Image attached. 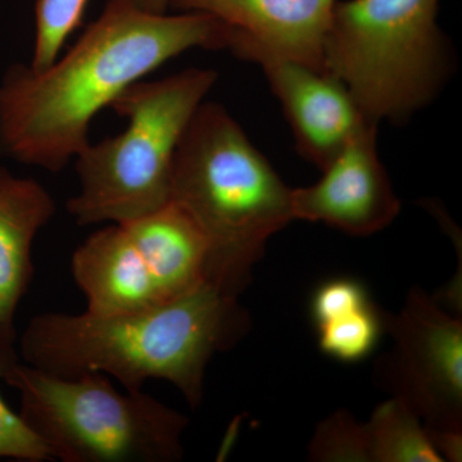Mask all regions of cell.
Segmentation results:
<instances>
[{
    "label": "cell",
    "instance_id": "1",
    "mask_svg": "<svg viewBox=\"0 0 462 462\" xmlns=\"http://www.w3.org/2000/svg\"><path fill=\"white\" fill-rule=\"evenodd\" d=\"M226 35L227 27L209 14H153L108 0L50 67H9L0 83V151L62 171L89 144L94 117L123 91L184 51L225 50Z\"/></svg>",
    "mask_w": 462,
    "mask_h": 462
},
{
    "label": "cell",
    "instance_id": "2",
    "mask_svg": "<svg viewBox=\"0 0 462 462\" xmlns=\"http://www.w3.org/2000/svg\"><path fill=\"white\" fill-rule=\"evenodd\" d=\"M249 324L239 298L203 282L130 314L33 316L18 336L17 351L23 364L60 378L100 373L132 392L143 391L148 380H165L199 409L212 357L238 345Z\"/></svg>",
    "mask_w": 462,
    "mask_h": 462
},
{
    "label": "cell",
    "instance_id": "3",
    "mask_svg": "<svg viewBox=\"0 0 462 462\" xmlns=\"http://www.w3.org/2000/svg\"><path fill=\"white\" fill-rule=\"evenodd\" d=\"M171 202L205 236L206 282L239 298L267 240L294 220L291 188L224 106L203 102L173 160Z\"/></svg>",
    "mask_w": 462,
    "mask_h": 462
},
{
    "label": "cell",
    "instance_id": "4",
    "mask_svg": "<svg viewBox=\"0 0 462 462\" xmlns=\"http://www.w3.org/2000/svg\"><path fill=\"white\" fill-rule=\"evenodd\" d=\"M217 79L214 69H188L138 81L112 102L127 126L75 158L79 190L67 211L76 224H124L170 202L176 149Z\"/></svg>",
    "mask_w": 462,
    "mask_h": 462
},
{
    "label": "cell",
    "instance_id": "5",
    "mask_svg": "<svg viewBox=\"0 0 462 462\" xmlns=\"http://www.w3.org/2000/svg\"><path fill=\"white\" fill-rule=\"evenodd\" d=\"M440 0H338L324 69L374 123H404L427 107L455 62L438 25Z\"/></svg>",
    "mask_w": 462,
    "mask_h": 462
},
{
    "label": "cell",
    "instance_id": "6",
    "mask_svg": "<svg viewBox=\"0 0 462 462\" xmlns=\"http://www.w3.org/2000/svg\"><path fill=\"white\" fill-rule=\"evenodd\" d=\"M5 383L20 415L62 462H178L187 416L144 391H117L100 373L60 378L17 361Z\"/></svg>",
    "mask_w": 462,
    "mask_h": 462
},
{
    "label": "cell",
    "instance_id": "7",
    "mask_svg": "<svg viewBox=\"0 0 462 462\" xmlns=\"http://www.w3.org/2000/svg\"><path fill=\"white\" fill-rule=\"evenodd\" d=\"M393 349L376 378L431 430H462V322L419 288L397 315L382 314Z\"/></svg>",
    "mask_w": 462,
    "mask_h": 462
},
{
    "label": "cell",
    "instance_id": "8",
    "mask_svg": "<svg viewBox=\"0 0 462 462\" xmlns=\"http://www.w3.org/2000/svg\"><path fill=\"white\" fill-rule=\"evenodd\" d=\"M225 50L263 69L291 125L298 152L321 171L370 120L345 85L327 72L273 53L229 29Z\"/></svg>",
    "mask_w": 462,
    "mask_h": 462
},
{
    "label": "cell",
    "instance_id": "9",
    "mask_svg": "<svg viewBox=\"0 0 462 462\" xmlns=\"http://www.w3.org/2000/svg\"><path fill=\"white\" fill-rule=\"evenodd\" d=\"M378 124L366 120L311 187L291 189L294 220L329 225L355 236L385 229L401 203L378 153Z\"/></svg>",
    "mask_w": 462,
    "mask_h": 462
},
{
    "label": "cell",
    "instance_id": "10",
    "mask_svg": "<svg viewBox=\"0 0 462 462\" xmlns=\"http://www.w3.org/2000/svg\"><path fill=\"white\" fill-rule=\"evenodd\" d=\"M338 0H171L170 9L209 14L231 32L318 71Z\"/></svg>",
    "mask_w": 462,
    "mask_h": 462
},
{
    "label": "cell",
    "instance_id": "11",
    "mask_svg": "<svg viewBox=\"0 0 462 462\" xmlns=\"http://www.w3.org/2000/svg\"><path fill=\"white\" fill-rule=\"evenodd\" d=\"M56 212L41 182L0 165V351L11 357L20 358L16 316L35 273L33 243Z\"/></svg>",
    "mask_w": 462,
    "mask_h": 462
},
{
    "label": "cell",
    "instance_id": "12",
    "mask_svg": "<svg viewBox=\"0 0 462 462\" xmlns=\"http://www.w3.org/2000/svg\"><path fill=\"white\" fill-rule=\"evenodd\" d=\"M71 273L90 314H130L166 302L120 224H109L88 236L72 254Z\"/></svg>",
    "mask_w": 462,
    "mask_h": 462
},
{
    "label": "cell",
    "instance_id": "13",
    "mask_svg": "<svg viewBox=\"0 0 462 462\" xmlns=\"http://www.w3.org/2000/svg\"><path fill=\"white\" fill-rule=\"evenodd\" d=\"M120 225L147 263L166 302L206 282L205 236L181 207L170 200L151 214Z\"/></svg>",
    "mask_w": 462,
    "mask_h": 462
},
{
    "label": "cell",
    "instance_id": "14",
    "mask_svg": "<svg viewBox=\"0 0 462 462\" xmlns=\"http://www.w3.org/2000/svg\"><path fill=\"white\" fill-rule=\"evenodd\" d=\"M372 462H443L420 418L396 397L376 407L366 424Z\"/></svg>",
    "mask_w": 462,
    "mask_h": 462
},
{
    "label": "cell",
    "instance_id": "15",
    "mask_svg": "<svg viewBox=\"0 0 462 462\" xmlns=\"http://www.w3.org/2000/svg\"><path fill=\"white\" fill-rule=\"evenodd\" d=\"M319 345L325 355L343 363H355L370 354L383 329L382 314L370 305L321 322Z\"/></svg>",
    "mask_w": 462,
    "mask_h": 462
},
{
    "label": "cell",
    "instance_id": "16",
    "mask_svg": "<svg viewBox=\"0 0 462 462\" xmlns=\"http://www.w3.org/2000/svg\"><path fill=\"white\" fill-rule=\"evenodd\" d=\"M88 3L89 0H36L32 69H47L60 56L83 21Z\"/></svg>",
    "mask_w": 462,
    "mask_h": 462
},
{
    "label": "cell",
    "instance_id": "17",
    "mask_svg": "<svg viewBox=\"0 0 462 462\" xmlns=\"http://www.w3.org/2000/svg\"><path fill=\"white\" fill-rule=\"evenodd\" d=\"M309 451L312 461L372 462L366 424L356 421L346 410L319 425Z\"/></svg>",
    "mask_w": 462,
    "mask_h": 462
},
{
    "label": "cell",
    "instance_id": "18",
    "mask_svg": "<svg viewBox=\"0 0 462 462\" xmlns=\"http://www.w3.org/2000/svg\"><path fill=\"white\" fill-rule=\"evenodd\" d=\"M17 361L20 358L0 351V379L5 378L9 366ZM3 458L23 462L53 461L44 442L0 394V460Z\"/></svg>",
    "mask_w": 462,
    "mask_h": 462
},
{
    "label": "cell",
    "instance_id": "19",
    "mask_svg": "<svg viewBox=\"0 0 462 462\" xmlns=\"http://www.w3.org/2000/svg\"><path fill=\"white\" fill-rule=\"evenodd\" d=\"M367 305H370V300L363 285L348 279H337L325 282L316 291L312 300V315L319 325Z\"/></svg>",
    "mask_w": 462,
    "mask_h": 462
},
{
    "label": "cell",
    "instance_id": "20",
    "mask_svg": "<svg viewBox=\"0 0 462 462\" xmlns=\"http://www.w3.org/2000/svg\"><path fill=\"white\" fill-rule=\"evenodd\" d=\"M427 430V428H425ZM434 448L438 454L449 461H461L462 430H427ZM443 458V460H446Z\"/></svg>",
    "mask_w": 462,
    "mask_h": 462
},
{
    "label": "cell",
    "instance_id": "21",
    "mask_svg": "<svg viewBox=\"0 0 462 462\" xmlns=\"http://www.w3.org/2000/svg\"><path fill=\"white\" fill-rule=\"evenodd\" d=\"M133 7L147 12V14H163L170 11L171 0H124Z\"/></svg>",
    "mask_w": 462,
    "mask_h": 462
}]
</instances>
